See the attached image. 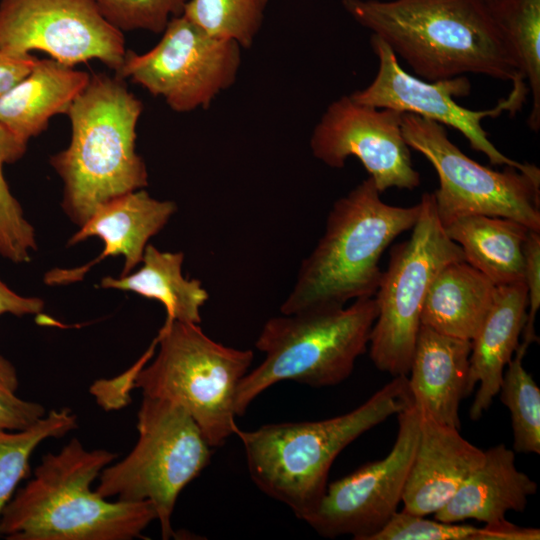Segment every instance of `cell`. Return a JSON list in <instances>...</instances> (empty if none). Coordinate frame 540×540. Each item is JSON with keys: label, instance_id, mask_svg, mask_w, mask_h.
<instances>
[{"label": "cell", "instance_id": "6da1fadb", "mask_svg": "<svg viewBox=\"0 0 540 540\" xmlns=\"http://www.w3.org/2000/svg\"><path fill=\"white\" fill-rule=\"evenodd\" d=\"M342 6L423 80L467 73L510 82L523 78L483 0H342Z\"/></svg>", "mask_w": 540, "mask_h": 540}, {"label": "cell", "instance_id": "7a4b0ae2", "mask_svg": "<svg viewBox=\"0 0 540 540\" xmlns=\"http://www.w3.org/2000/svg\"><path fill=\"white\" fill-rule=\"evenodd\" d=\"M117 454L86 450L77 438L45 454L33 477L5 505L0 536L8 540H131L157 514L148 500L108 501L91 489Z\"/></svg>", "mask_w": 540, "mask_h": 540}, {"label": "cell", "instance_id": "3957f363", "mask_svg": "<svg viewBox=\"0 0 540 540\" xmlns=\"http://www.w3.org/2000/svg\"><path fill=\"white\" fill-rule=\"evenodd\" d=\"M412 403L407 375L396 376L360 406L319 421L237 429L254 484L305 521L328 485L339 453L359 436Z\"/></svg>", "mask_w": 540, "mask_h": 540}, {"label": "cell", "instance_id": "277c9868", "mask_svg": "<svg viewBox=\"0 0 540 540\" xmlns=\"http://www.w3.org/2000/svg\"><path fill=\"white\" fill-rule=\"evenodd\" d=\"M142 110L124 79L102 73L91 76L72 103L70 144L50 164L64 182L62 207L78 226L109 201L148 185L135 150Z\"/></svg>", "mask_w": 540, "mask_h": 540}, {"label": "cell", "instance_id": "5b68a950", "mask_svg": "<svg viewBox=\"0 0 540 540\" xmlns=\"http://www.w3.org/2000/svg\"><path fill=\"white\" fill-rule=\"evenodd\" d=\"M420 208V203L400 207L383 202L370 177L336 200L323 235L300 264L281 314L341 308L350 300L374 297L383 275L381 255L412 229Z\"/></svg>", "mask_w": 540, "mask_h": 540}, {"label": "cell", "instance_id": "8992f818", "mask_svg": "<svg viewBox=\"0 0 540 540\" xmlns=\"http://www.w3.org/2000/svg\"><path fill=\"white\" fill-rule=\"evenodd\" d=\"M378 313L374 297L348 307L282 314L264 324L255 343L263 362L242 378L236 414L242 416L261 393L282 381L335 386L352 373L367 350Z\"/></svg>", "mask_w": 540, "mask_h": 540}, {"label": "cell", "instance_id": "52a82bcc", "mask_svg": "<svg viewBox=\"0 0 540 540\" xmlns=\"http://www.w3.org/2000/svg\"><path fill=\"white\" fill-rule=\"evenodd\" d=\"M158 352L135 374L132 385L143 396L182 406L212 448L235 435L236 396L253 361L242 350L208 337L199 324L174 321L156 337Z\"/></svg>", "mask_w": 540, "mask_h": 540}, {"label": "cell", "instance_id": "ba28073f", "mask_svg": "<svg viewBox=\"0 0 540 540\" xmlns=\"http://www.w3.org/2000/svg\"><path fill=\"white\" fill-rule=\"evenodd\" d=\"M137 418V443L124 459L102 470L95 491L106 499L150 501L162 538L169 539L177 498L209 464L213 448L177 403L143 396Z\"/></svg>", "mask_w": 540, "mask_h": 540}, {"label": "cell", "instance_id": "9c48e42d", "mask_svg": "<svg viewBox=\"0 0 540 540\" xmlns=\"http://www.w3.org/2000/svg\"><path fill=\"white\" fill-rule=\"evenodd\" d=\"M419 203L411 236L392 248L374 295L378 313L370 333L369 354L378 370L393 377L409 372L432 281L447 264L465 260L460 246L445 232L433 193H424Z\"/></svg>", "mask_w": 540, "mask_h": 540}, {"label": "cell", "instance_id": "30bf717a", "mask_svg": "<svg viewBox=\"0 0 540 540\" xmlns=\"http://www.w3.org/2000/svg\"><path fill=\"white\" fill-rule=\"evenodd\" d=\"M402 132L410 149L437 173L439 187L433 196L442 225L480 214L512 219L540 232V174L483 166L450 140L445 126L412 113H403Z\"/></svg>", "mask_w": 540, "mask_h": 540}, {"label": "cell", "instance_id": "8fae6325", "mask_svg": "<svg viewBox=\"0 0 540 540\" xmlns=\"http://www.w3.org/2000/svg\"><path fill=\"white\" fill-rule=\"evenodd\" d=\"M160 41L138 54L126 50L115 75L162 97L176 112L207 109L236 81L241 46L209 34L186 16L173 17Z\"/></svg>", "mask_w": 540, "mask_h": 540}, {"label": "cell", "instance_id": "7c38bea8", "mask_svg": "<svg viewBox=\"0 0 540 540\" xmlns=\"http://www.w3.org/2000/svg\"><path fill=\"white\" fill-rule=\"evenodd\" d=\"M370 44L378 59V71L373 81L350 96L357 102L377 108H390L412 113L458 130L470 147L485 154L493 165L514 167L522 172L539 174L534 164L521 163L502 154L489 140L482 126L486 118H497L504 112L514 115L520 111L529 94L523 78L512 82L509 94L496 106L485 110H472L459 105L454 97L470 94L471 83L464 77L426 81L407 73L399 64L390 47L372 35Z\"/></svg>", "mask_w": 540, "mask_h": 540}, {"label": "cell", "instance_id": "4fadbf2b", "mask_svg": "<svg viewBox=\"0 0 540 540\" xmlns=\"http://www.w3.org/2000/svg\"><path fill=\"white\" fill-rule=\"evenodd\" d=\"M398 432L390 452L331 482L305 522L319 535H350L370 540L402 503V496L419 438L420 413L410 403L397 414Z\"/></svg>", "mask_w": 540, "mask_h": 540}, {"label": "cell", "instance_id": "5bb4252c", "mask_svg": "<svg viewBox=\"0 0 540 540\" xmlns=\"http://www.w3.org/2000/svg\"><path fill=\"white\" fill-rule=\"evenodd\" d=\"M0 50H39L68 66L97 59L114 71L126 53L93 0H0Z\"/></svg>", "mask_w": 540, "mask_h": 540}, {"label": "cell", "instance_id": "9a60e30c", "mask_svg": "<svg viewBox=\"0 0 540 540\" xmlns=\"http://www.w3.org/2000/svg\"><path fill=\"white\" fill-rule=\"evenodd\" d=\"M402 116L344 95L326 108L313 129L312 154L331 168H342L356 157L380 194L389 188L413 190L420 185V174L403 136Z\"/></svg>", "mask_w": 540, "mask_h": 540}, {"label": "cell", "instance_id": "2e32d148", "mask_svg": "<svg viewBox=\"0 0 540 540\" xmlns=\"http://www.w3.org/2000/svg\"><path fill=\"white\" fill-rule=\"evenodd\" d=\"M175 202L158 200L144 189L129 192L98 208L68 241V246L90 237L104 242L102 253L75 269H53L44 276L48 285H66L81 280L89 269L109 256L121 255L125 276L142 261L151 237L159 233L176 212Z\"/></svg>", "mask_w": 540, "mask_h": 540}, {"label": "cell", "instance_id": "e0dca14e", "mask_svg": "<svg viewBox=\"0 0 540 540\" xmlns=\"http://www.w3.org/2000/svg\"><path fill=\"white\" fill-rule=\"evenodd\" d=\"M484 456L485 452L464 439L459 429L420 413L419 438L402 496V510L434 515L479 467Z\"/></svg>", "mask_w": 540, "mask_h": 540}, {"label": "cell", "instance_id": "ac0fdd59", "mask_svg": "<svg viewBox=\"0 0 540 540\" xmlns=\"http://www.w3.org/2000/svg\"><path fill=\"white\" fill-rule=\"evenodd\" d=\"M471 341L421 325L407 374L412 403L434 421L460 428L459 405L467 396Z\"/></svg>", "mask_w": 540, "mask_h": 540}, {"label": "cell", "instance_id": "d6986e66", "mask_svg": "<svg viewBox=\"0 0 540 540\" xmlns=\"http://www.w3.org/2000/svg\"><path fill=\"white\" fill-rule=\"evenodd\" d=\"M527 314V289L523 281L496 287L492 306L471 341L467 396L477 388L469 410L472 420L487 411L523 332Z\"/></svg>", "mask_w": 540, "mask_h": 540}, {"label": "cell", "instance_id": "ffe728a7", "mask_svg": "<svg viewBox=\"0 0 540 540\" xmlns=\"http://www.w3.org/2000/svg\"><path fill=\"white\" fill-rule=\"evenodd\" d=\"M482 463L461 484L449 502L434 514L444 522L473 519L488 525L507 521L509 511L522 512L537 484L517 469L514 450L498 444L484 451Z\"/></svg>", "mask_w": 540, "mask_h": 540}, {"label": "cell", "instance_id": "44dd1931", "mask_svg": "<svg viewBox=\"0 0 540 540\" xmlns=\"http://www.w3.org/2000/svg\"><path fill=\"white\" fill-rule=\"evenodd\" d=\"M90 75L54 59H38L31 72L0 97V122L28 142L49 120L67 114Z\"/></svg>", "mask_w": 540, "mask_h": 540}, {"label": "cell", "instance_id": "7402d4cb", "mask_svg": "<svg viewBox=\"0 0 540 540\" xmlns=\"http://www.w3.org/2000/svg\"><path fill=\"white\" fill-rule=\"evenodd\" d=\"M496 287L465 260L447 264L430 285L421 325L472 341L492 306Z\"/></svg>", "mask_w": 540, "mask_h": 540}, {"label": "cell", "instance_id": "603a6c76", "mask_svg": "<svg viewBox=\"0 0 540 540\" xmlns=\"http://www.w3.org/2000/svg\"><path fill=\"white\" fill-rule=\"evenodd\" d=\"M465 261L496 286L524 279V246L530 229L508 218L465 215L443 225Z\"/></svg>", "mask_w": 540, "mask_h": 540}, {"label": "cell", "instance_id": "cb8c5ba5", "mask_svg": "<svg viewBox=\"0 0 540 540\" xmlns=\"http://www.w3.org/2000/svg\"><path fill=\"white\" fill-rule=\"evenodd\" d=\"M184 254L163 252L147 244L142 266L134 273L119 278L105 277L102 288L132 291L162 303L166 311L163 326L174 321L199 324L200 310L209 294L198 279H187L182 274Z\"/></svg>", "mask_w": 540, "mask_h": 540}, {"label": "cell", "instance_id": "d4e9b609", "mask_svg": "<svg viewBox=\"0 0 540 540\" xmlns=\"http://www.w3.org/2000/svg\"><path fill=\"white\" fill-rule=\"evenodd\" d=\"M509 42L532 96L528 126L540 128V0H501L489 7Z\"/></svg>", "mask_w": 540, "mask_h": 540}, {"label": "cell", "instance_id": "484cf974", "mask_svg": "<svg viewBox=\"0 0 540 540\" xmlns=\"http://www.w3.org/2000/svg\"><path fill=\"white\" fill-rule=\"evenodd\" d=\"M77 428V416L69 409L52 410L28 428H0V516L21 480L30 474V458L48 438H59Z\"/></svg>", "mask_w": 540, "mask_h": 540}, {"label": "cell", "instance_id": "4316f807", "mask_svg": "<svg viewBox=\"0 0 540 540\" xmlns=\"http://www.w3.org/2000/svg\"><path fill=\"white\" fill-rule=\"evenodd\" d=\"M538 528L521 527L509 521L476 527L458 522L427 519L397 511L370 540H538Z\"/></svg>", "mask_w": 540, "mask_h": 540}, {"label": "cell", "instance_id": "83f0119b", "mask_svg": "<svg viewBox=\"0 0 540 540\" xmlns=\"http://www.w3.org/2000/svg\"><path fill=\"white\" fill-rule=\"evenodd\" d=\"M526 351L518 345L505 368L498 394L510 412L513 450L540 454V389L523 366Z\"/></svg>", "mask_w": 540, "mask_h": 540}, {"label": "cell", "instance_id": "f1b7e54d", "mask_svg": "<svg viewBox=\"0 0 540 540\" xmlns=\"http://www.w3.org/2000/svg\"><path fill=\"white\" fill-rule=\"evenodd\" d=\"M27 143L0 122V257L14 263L28 262L30 252L37 245L34 228L12 195L3 167L19 160L27 150Z\"/></svg>", "mask_w": 540, "mask_h": 540}, {"label": "cell", "instance_id": "f546056e", "mask_svg": "<svg viewBox=\"0 0 540 540\" xmlns=\"http://www.w3.org/2000/svg\"><path fill=\"white\" fill-rule=\"evenodd\" d=\"M268 0H187L183 15L211 35L249 48L259 33Z\"/></svg>", "mask_w": 540, "mask_h": 540}, {"label": "cell", "instance_id": "4dcf8cb0", "mask_svg": "<svg viewBox=\"0 0 540 540\" xmlns=\"http://www.w3.org/2000/svg\"><path fill=\"white\" fill-rule=\"evenodd\" d=\"M101 15L119 31L162 33L171 18L182 15L187 0H93Z\"/></svg>", "mask_w": 540, "mask_h": 540}, {"label": "cell", "instance_id": "1f68e13d", "mask_svg": "<svg viewBox=\"0 0 540 540\" xmlns=\"http://www.w3.org/2000/svg\"><path fill=\"white\" fill-rule=\"evenodd\" d=\"M18 387L14 365L0 355V428L22 430L46 414L41 404L20 398L17 395Z\"/></svg>", "mask_w": 540, "mask_h": 540}, {"label": "cell", "instance_id": "d6a6232c", "mask_svg": "<svg viewBox=\"0 0 540 540\" xmlns=\"http://www.w3.org/2000/svg\"><path fill=\"white\" fill-rule=\"evenodd\" d=\"M524 283L527 289V314L523 328L524 349L535 342V319L540 306V232L530 230L524 246Z\"/></svg>", "mask_w": 540, "mask_h": 540}, {"label": "cell", "instance_id": "836d02e7", "mask_svg": "<svg viewBox=\"0 0 540 540\" xmlns=\"http://www.w3.org/2000/svg\"><path fill=\"white\" fill-rule=\"evenodd\" d=\"M38 58L0 50V97L8 92L34 68Z\"/></svg>", "mask_w": 540, "mask_h": 540}, {"label": "cell", "instance_id": "e575fe53", "mask_svg": "<svg viewBox=\"0 0 540 540\" xmlns=\"http://www.w3.org/2000/svg\"><path fill=\"white\" fill-rule=\"evenodd\" d=\"M43 307V300L21 296L0 280V316L6 313L15 316L37 314Z\"/></svg>", "mask_w": 540, "mask_h": 540}, {"label": "cell", "instance_id": "d590c367", "mask_svg": "<svg viewBox=\"0 0 540 540\" xmlns=\"http://www.w3.org/2000/svg\"><path fill=\"white\" fill-rule=\"evenodd\" d=\"M483 1L487 4L488 7H492L498 2H500L501 0H483Z\"/></svg>", "mask_w": 540, "mask_h": 540}]
</instances>
